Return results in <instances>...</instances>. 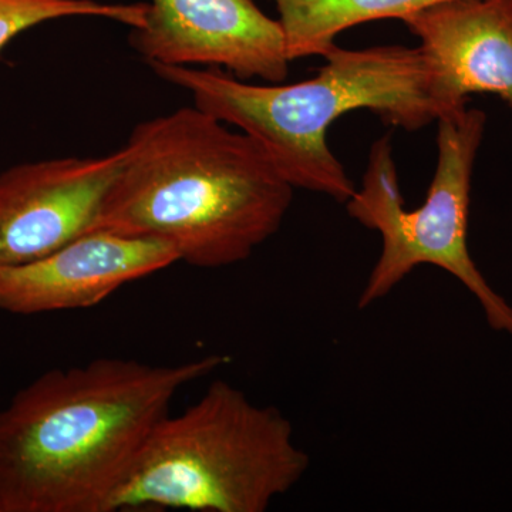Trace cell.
Here are the masks:
<instances>
[{
  "label": "cell",
  "mask_w": 512,
  "mask_h": 512,
  "mask_svg": "<svg viewBox=\"0 0 512 512\" xmlns=\"http://www.w3.org/2000/svg\"><path fill=\"white\" fill-rule=\"evenodd\" d=\"M227 360L100 357L37 377L0 410V512H113L174 397Z\"/></svg>",
  "instance_id": "6da1fadb"
},
{
  "label": "cell",
  "mask_w": 512,
  "mask_h": 512,
  "mask_svg": "<svg viewBox=\"0 0 512 512\" xmlns=\"http://www.w3.org/2000/svg\"><path fill=\"white\" fill-rule=\"evenodd\" d=\"M123 153L92 231L160 239L195 268L245 261L292 204L262 148L195 106L138 124Z\"/></svg>",
  "instance_id": "7a4b0ae2"
},
{
  "label": "cell",
  "mask_w": 512,
  "mask_h": 512,
  "mask_svg": "<svg viewBox=\"0 0 512 512\" xmlns=\"http://www.w3.org/2000/svg\"><path fill=\"white\" fill-rule=\"evenodd\" d=\"M305 82L252 84L208 67L148 66L191 94L194 106L238 128L262 148L293 188L348 202L356 188L328 146V130L349 111L370 110L387 126L417 131L439 120L420 47L340 49Z\"/></svg>",
  "instance_id": "3957f363"
},
{
  "label": "cell",
  "mask_w": 512,
  "mask_h": 512,
  "mask_svg": "<svg viewBox=\"0 0 512 512\" xmlns=\"http://www.w3.org/2000/svg\"><path fill=\"white\" fill-rule=\"evenodd\" d=\"M309 466L281 410L215 380L183 413L158 421L113 512H265Z\"/></svg>",
  "instance_id": "277c9868"
},
{
  "label": "cell",
  "mask_w": 512,
  "mask_h": 512,
  "mask_svg": "<svg viewBox=\"0 0 512 512\" xmlns=\"http://www.w3.org/2000/svg\"><path fill=\"white\" fill-rule=\"evenodd\" d=\"M437 123L436 173L419 208H404L390 134L373 144L362 187L346 202L353 220L382 237V252L360 293L359 308L389 295L417 266L433 265L476 296L491 329L512 336L511 306L485 281L468 249L471 178L487 116L467 107Z\"/></svg>",
  "instance_id": "5b68a950"
},
{
  "label": "cell",
  "mask_w": 512,
  "mask_h": 512,
  "mask_svg": "<svg viewBox=\"0 0 512 512\" xmlns=\"http://www.w3.org/2000/svg\"><path fill=\"white\" fill-rule=\"evenodd\" d=\"M130 45L148 64L217 67L239 80L285 82V37L256 0H151Z\"/></svg>",
  "instance_id": "8992f818"
},
{
  "label": "cell",
  "mask_w": 512,
  "mask_h": 512,
  "mask_svg": "<svg viewBox=\"0 0 512 512\" xmlns=\"http://www.w3.org/2000/svg\"><path fill=\"white\" fill-rule=\"evenodd\" d=\"M123 148L97 158H53L0 174V269L45 258L92 231L123 164Z\"/></svg>",
  "instance_id": "52a82bcc"
},
{
  "label": "cell",
  "mask_w": 512,
  "mask_h": 512,
  "mask_svg": "<svg viewBox=\"0 0 512 512\" xmlns=\"http://www.w3.org/2000/svg\"><path fill=\"white\" fill-rule=\"evenodd\" d=\"M180 262L160 239L90 231L29 264L0 269V309L13 315L99 305L121 286Z\"/></svg>",
  "instance_id": "ba28073f"
},
{
  "label": "cell",
  "mask_w": 512,
  "mask_h": 512,
  "mask_svg": "<svg viewBox=\"0 0 512 512\" xmlns=\"http://www.w3.org/2000/svg\"><path fill=\"white\" fill-rule=\"evenodd\" d=\"M429 64L439 119L471 94L512 107V0H448L402 20Z\"/></svg>",
  "instance_id": "9c48e42d"
},
{
  "label": "cell",
  "mask_w": 512,
  "mask_h": 512,
  "mask_svg": "<svg viewBox=\"0 0 512 512\" xmlns=\"http://www.w3.org/2000/svg\"><path fill=\"white\" fill-rule=\"evenodd\" d=\"M279 13L289 62L328 55L345 30L400 19L448 0H272Z\"/></svg>",
  "instance_id": "30bf717a"
},
{
  "label": "cell",
  "mask_w": 512,
  "mask_h": 512,
  "mask_svg": "<svg viewBox=\"0 0 512 512\" xmlns=\"http://www.w3.org/2000/svg\"><path fill=\"white\" fill-rule=\"evenodd\" d=\"M148 3H106L97 0H0V52L25 30L50 20L101 18L131 29L146 19Z\"/></svg>",
  "instance_id": "8fae6325"
}]
</instances>
